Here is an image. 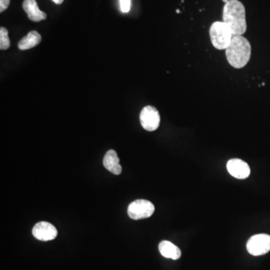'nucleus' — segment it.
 Returning a JSON list of instances; mask_svg holds the SVG:
<instances>
[{
	"instance_id": "obj_1",
	"label": "nucleus",
	"mask_w": 270,
	"mask_h": 270,
	"mask_svg": "<svg viewBox=\"0 0 270 270\" xmlns=\"http://www.w3.org/2000/svg\"><path fill=\"white\" fill-rule=\"evenodd\" d=\"M223 22L228 26L234 35H242L247 30L246 8L238 0H229L224 5Z\"/></svg>"
},
{
	"instance_id": "obj_2",
	"label": "nucleus",
	"mask_w": 270,
	"mask_h": 270,
	"mask_svg": "<svg viewBox=\"0 0 270 270\" xmlns=\"http://www.w3.org/2000/svg\"><path fill=\"white\" fill-rule=\"evenodd\" d=\"M225 53L227 61L232 67L242 68L248 64L251 59L250 42L242 35H234Z\"/></svg>"
},
{
	"instance_id": "obj_3",
	"label": "nucleus",
	"mask_w": 270,
	"mask_h": 270,
	"mask_svg": "<svg viewBox=\"0 0 270 270\" xmlns=\"http://www.w3.org/2000/svg\"><path fill=\"white\" fill-rule=\"evenodd\" d=\"M211 42L218 50H226L232 39V31L224 22L216 21L209 29Z\"/></svg>"
},
{
	"instance_id": "obj_4",
	"label": "nucleus",
	"mask_w": 270,
	"mask_h": 270,
	"mask_svg": "<svg viewBox=\"0 0 270 270\" xmlns=\"http://www.w3.org/2000/svg\"><path fill=\"white\" fill-rule=\"evenodd\" d=\"M155 212L153 203L147 200H137L131 202L128 207V215L134 220L147 219Z\"/></svg>"
},
{
	"instance_id": "obj_5",
	"label": "nucleus",
	"mask_w": 270,
	"mask_h": 270,
	"mask_svg": "<svg viewBox=\"0 0 270 270\" xmlns=\"http://www.w3.org/2000/svg\"><path fill=\"white\" fill-rule=\"evenodd\" d=\"M249 254L253 256H260L267 254L270 251V236L260 234L252 236L246 244Z\"/></svg>"
},
{
	"instance_id": "obj_6",
	"label": "nucleus",
	"mask_w": 270,
	"mask_h": 270,
	"mask_svg": "<svg viewBox=\"0 0 270 270\" xmlns=\"http://www.w3.org/2000/svg\"><path fill=\"white\" fill-rule=\"evenodd\" d=\"M140 121L143 129L154 132L159 127L161 122L159 112L153 106H146L140 112Z\"/></svg>"
},
{
	"instance_id": "obj_7",
	"label": "nucleus",
	"mask_w": 270,
	"mask_h": 270,
	"mask_svg": "<svg viewBox=\"0 0 270 270\" xmlns=\"http://www.w3.org/2000/svg\"><path fill=\"white\" fill-rule=\"evenodd\" d=\"M57 234L56 227L47 221L37 223L33 228V236L38 240H53L57 236Z\"/></svg>"
},
{
	"instance_id": "obj_8",
	"label": "nucleus",
	"mask_w": 270,
	"mask_h": 270,
	"mask_svg": "<svg viewBox=\"0 0 270 270\" xmlns=\"http://www.w3.org/2000/svg\"><path fill=\"white\" fill-rule=\"evenodd\" d=\"M227 169L231 176L239 180H245L250 176V167L239 158L229 160L227 164Z\"/></svg>"
},
{
	"instance_id": "obj_9",
	"label": "nucleus",
	"mask_w": 270,
	"mask_h": 270,
	"mask_svg": "<svg viewBox=\"0 0 270 270\" xmlns=\"http://www.w3.org/2000/svg\"><path fill=\"white\" fill-rule=\"evenodd\" d=\"M23 8L32 21L39 22L47 18L46 14L40 10L35 0H24Z\"/></svg>"
},
{
	"instance_id": "obj_10",
	"label": "nucleus",
	"mask_w": 270,
	"mask_h": 270,
	"mask_svg": "<svg viewBox=\"0 0 270 270\" xmlns=\"http://www.w3.org/2000/svg\"><path fill=\"white\" fill-rule=\"evenodd\" d=\"M103 165L108 171L114 174L119 175L122 173V166L119 164V157L114 150H109L105 154L103 159Z\"/></svg>"
},
{
	"instance_id": "obj_11",
	"label": "nucleus",
	"mask_w": 270,
	"mask_h": 270,
	"mask_svg": "<svg viewBox=\"0 0 270 270\" xmlns=\"http://www.w3.org/2000/svg\"><path fill=\"white\" fill-rule=\"evenodd\" d=\"M158 250L163 257L172 260H178L181 257V250L169 241L164 240L158 245Z\"/></svg>"
},
{
	"instance_id": "obj_12",
	"label": "nucleus",
	"mask_w": 270,
	"mask_h": 270,
	"mask_svg": "<svg viewBox=\"0 0 270 270\" xmlns=\"http://www.w3.org/2000/svg\"><path fill=\"white\" fill-rule=\"evenodd\" d=\"M41 41V36L39 33L36 31H31L20 40L18 43V48L21 51L31 49L39 45Z\"/></svg>"
},
{
	"instance_id": "obj_13",
	"label": "nucleus",
	"mask_w": 270,
	"mask_h": 270,
	"mask_svg": "<svg viewBox=\"0 0 270 270\" xmlns=\"http://www.w3.org/2000/svg\"><path fill=\"white\" fill-rule=\"evenodd\" d=\"M11 42L8 37V30L5 27L0 28V49L2 51L10 48Z\"/></svg>"
},
{
	"instance_id": "obj_14",
	"label": "nucleus",
	"mask_w": 270,
	"mask_h": 270,
	"mask_svg": "<svg viewBox=\"0 0 270 270\" xmlns=\"http://www.w3.org/2000/svg\"><path fill=\"white\" fill-rule=\"evenodd\" d=\"M120 8L123 13H128L131 9V0H119Z\"/></svg>"
},
{
	"instance_id": "obj_15",
	"label": "nucleus",
	"mask_w": 270,
	"mask_h": 270,
	"mask_svg": "<svg viewBox=\"0 0 270 270\" xmlns=\"http://www.w3.org/2000/svg\"><path fill=\"white\" fill-rule=\"evenodd\" d=\"M10 4V0H0V12L6 10Z\"/></svg>"
},
{
	"instance_id": "obj_16",
	"label": "nucleus",
	"mask_w": 270,
	"mask_h": 270,
	"mask_svg": "<svg viewBox=\"0 0 270 270\" xmlns=\"http://www.w3.org/2000/svg\"><path fill=\"white\" fill-rule=\"evenodd\" d=\"M51 1H53L54 3L57 4V5H60V4L63 3L64 0H51Z\"/></svg>"
},
{
	"instance_id": "obj_17",
	"label": "nucleus",
	"mask_w": 270,
	"mask_h": 270,
	"mask_svg": "<svg viewBox=\"0 0 270 270\" xmlns=\"http://www.w3.org/2000/svg\"><path fill=\"white\" fill-rule=\"evenodd\" d=\"M223 2H224V3H227V2H229V0H222Z\"/></svg>"
}]
</instances>
